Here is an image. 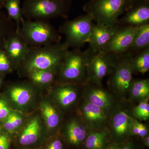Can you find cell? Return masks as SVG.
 Returning a JSON list of instances; mask_svg holds the SVG:
<instances>
[{
  "instance_id": "obj_1",
  "label": "cell",
  "mask_w": 149,
  "mask_h": 149,
  "mask_svg": "<svg viewBox=\"0 0 149 149\" xmlns=\"http://www.w3.org/2000/svg\"><path fill=\"white\" fill-rule=\"evenodd\" d=\"M69 49L65 42L29 47L26 58L18 68L25 74L32 70H46L56 75Z\"/></svg>"
},
{
  "instance_id": "obj_2",
  "label": "cell",
  "mask_w": 149,
  "mask_h": 149,
  "mask_svg": "<svg viewBox=\"0 0 149 149\" xmlns=\"http://www.w3.org/2000/svg\"><path fill=\"white\" fill-rule=\"evenodd\" d=\"M93 53L89 48L85 51L77 49L68 51L56 75L60 83L85 85L87 67Z\"/></svg>"
},
{
  "instance_id": "obj_3",
  "label": "cell",
  "mask_w": 149,
  "mask_h": 149,
  "mask_svg": "<svg viewBox=\"0 0 149 149\" xmlns=\"http://www.w3.org/2000/svg\"><path fill=\"white\" fill-rule=\"evenodd\" d=\"M72 0H25L22 10L27 20L49 21L60 17L68 18Z\"/></svg>"
},
{
  "instance_id": "obj_4",
  "label": "cell",
  "mask_w": 149,
  "mask_h": 149,
  "mask_svg": "<svg viewBox=\"0 0 149 149\" xmlns=\"http://www.w3.org/2000/svg\"><path fill=\"white\" fill-rule=\"evenodd\" d=\"M132 5V0H89L83 10L97 24L113 25Z\"/></svg>"
},
{
  "instance_id": "obj_5",
  "label": "cell",
  "mask_w": 149,
  "mask_h": 149,
  "mask_svg": "<svg viewBox=\"0 0 149 149\" xmlns=\"http://www.w3.org/2000/svg\"><path fill=\"white\" fill-rule=\"evenodd\" d=\"M17 33L31 47H43L61 42L62 39L59 32L49 21L43 20L33 21L24 18Z\"/></svg>"
},
{
  "instance_id": "obj_6",
  "label": "cell",
  "mask_w": 149,
  "mask_h": 149,
  "mask_svg": "<svg viewBox=\"0 0 149 149\" xmlns=\"http://www.w3.org/2000/svg\"><path fill=\"white\" fill-rule=\"evenodd\" d=\"M133 56L128 52L119 55L108 82L110 91L122 100H127L133 80L131 60Z\"/></svg>"
},
{
  "instance_id": "obj_7",
  "label": "cell",
  "mask_w": 149,
  "mask_h": 149,
  "mask_svg": "<svg viewBox=\"0 0 149 149\" xmlns=\"http://www.w3.org/2000/svg\"><path fill=\"white\" fill-rule=\"evenodd\" d=\"M94 24L91 15L86 13L65 22L58 32L65 36L64 42L69 48L80 49L88 43Z\"/></svg>"
},
{
  "instance_id": "obj_8",
  "label": "cell",
  "mask_w": 149,
  "mask_h": 149,
  "mask_svg": "<svg viewBox=\"0 0 149 149\" xmlns=\"http://www.w3.org/2000/svg\"><path fill=\"white\" fill-rule=\"evenodd\" d=\"M133 104L123 100L110 116L107 129L110 137L122 140L131 135V130L134 118Z\"/></svg>"
},
{
  "instance_id": "obj_9",
  "label": "cell",
  "mask_w": 149,
  "mask_h": 149,
  "mask_svg": "<svg viewBox=\"0 0 149 149\" xmlns=\"http://www.w3.org/2000/svg\"><path fill=\"white\" fill-rule=\"evenodd\" d=\"M83 97L101 109L109 117L123 100L102 85L91 83L83 86Z\"/></svg>"
},
{
  "instance_id": "obj_10",
  "label": "cell",
  "mask_w": 149,
  "mask_h": 149,
  "mask_svg": "<svg viewBox=\"0 0 149 149\" xmlns=\"http://www.w3.org/2000/svg\"><path fill=\"white\" fill-rule=\"evenodd\" d=\"M118 56L102 51L94 53L87 67L86 84L102 85L104 78L114 69Z\"/></svg>"
},
{
  "instance_id": "obj_11",
  "label": "cell",
  "mask_w": 149,
  "mask_h": 149,
  "mask_svg": "<svg viewBox=\"0 0 149 149\" xmlns=\"http://www.w3.org/2000/svg\"><path fill=\"white\" fill-rule=\"evenodd\" d=\"M80 116L88 131L107 128L109 117L100 107L82 97L77 107Z\"/></svg>"
},
{
  "instance_id": "obj_12",
  "label": "cell",
  "mask_w": 149,
  "mask_h": 149,
  "mask_svg": "<svg viewBox=\"0 0 149 149\" xmlns=\"http://www.w3.org/2000/svg\"><path fill=\"white\" fill-rule=\"evenodd\" d=\"M139 27L120 26L102 52L117 55L128 52L133 42Z\"/></svg>"
},
{
  "instance_id": "obj_13",
  "label": "cell",
  "mask_w": 149,
  "mask_h": 149,
  "mask_svg": "<svg viewBox=\"0 0 149 149\" xmlns=\"http://www.w3.org/2000/svg\"><path fill=\"white\" fill-rule=\"evenodd\" d=\"M83 86L72 83H61L54 91V97L59 107L68 109L79 104L83 97Z\"/></svg>"
},
{
  "instance_id": "obj_14",
  "label": "cell",
  "mask_w": 149,
  "mask_h": 149,
  "mask_svg": "<svg viewBox=\"0 0 149 149\" xmlns=\"http://www.w3.org/2000/svg\"><path fill=\"white\" fill-rule=\"evenodd\" d=\"M120 27L118 23L107 25L94 24L88 42L89 49L94 53L103 51Z\"/></svg>"
},
{
  "instance_id": "obj_15",
  "label": "cell",
  "mask_w": 149,
  "mask_h": 149,
  "mask_svg": "<svg viewBox=\"0 0 149 149\" xmlns=\"http://www.w3.org/2000/svg\"><path fill=\"white\" fill-rule=\"evenodd\" d=\"M117 23L120 26L134 27L149 23V0L133 4Z\"/></svg>"
},
{
  "instance_id": "obj_16",
  "label": "cell",
  "mask_w": 149,
  "mask_h": 149,
  "mask_svg": "<svg viewBox=\"0 0 149 149\" xmlns=\"http://www.w3.org/2000/svg\"><path fill=\"white\" fill-rule=\"evenodd\" d=\"M29 47L17 32H14L6 40L3 49L15 68L18 67L26 58Z\"/></svg>"
},
{
  "instance_id": "obj_17",
  "label": "cell",
  "mask_w": 149,
  "mask_h": 149,
  "mask_svg": "<svg viewBox=\"0 0 149 149\" xmlns=\"http://www.w3.org/2000/svg\"><path fill=\"white\" fill-rule=\"evenodd\" d=\"M71 118L64 126V133L68 143L77 146L84 143L89 131L83 120L77 114Z\"/></svg>"
},
{
  "instance_id": "obj_18",
  "label": "cell",
  "mask_w": 149,
  "mask_h": 149,
  "mask_svg": "<svg viewBox=\"0 0 149 149\" xmlns=\"http://www.w3.org/2000/svg\"><path fill=\"white\" fill-rule=\"evenodd\" d=\"M149 98V79H133L128 92L127 97L128 101L133 104Z\"/></svg>"
},
{
  "instance_id": "obj_19",
  "label": "cell",
  "mask_w": 149,
  "mask_h": 149,
  "mask_svg": "<svg viewBox=\"0 0 149 149\" xmlns=\"http://www.w3.org/2000/svg\"><path fill=\"white\" fill-rule=\"evenodd\" d=\"M29 84L17 83L12 85L10 89L12 101L19 106H24L30 102L32 97V88Z\"/></svg>"
},
{
  "instance_id": "obj_20",
  "label": "cell",
  "mask_w": 149,
  "mask_h": 149,
  "mask_svg": "<svg viewBox=\"0 0 149 149\" xmlns=\"http://www.w3.org/2000/svg\"><path fill=\"white\" fill-rule=\"evenodd\" d=\"M110 137L107 128L89 131L84 142V146L87 149H106Z\"/></svg>"
},
{
  "instance_id": "obj_21",
  "label": "cell",
  "mask_w": 149,
  "mask_h": 149,
  "mask_svg": "<svg viewBox=\"0 0 149 149\" xmlns=\"http://www.w3.org/2000/svg\"><path fill=\"white\" fill-rule=\"evenodd\" d=\"M41 125L38 117L33 118L22 132L19 142L22 146H29L37 142L40 137Z\"/></svg>"
},
{
  "instance_id": "obj_22",
  "label": "cell",
  "mask_w": 149,
  "mask_h": 149,
  "mask_svg": "<svg viewBox=\"0 0 149 149\" xmlns=\"http://www.w3.org/2000/svg\"><path fill=\"white\" fill-rule=\"evenodd\" d=\"M149 47V23L139 27L128 52L133 56Z\"/></svg>"
},
{
  "instance_id": "obj_23",
  "label": "cell",
  "mask_w": 149,
  "mask_h": 149,
  "mask_svg": "<svg viewBox=\"0 0 149 149\" xmlns=\"http://www.w3.org/2000/svg\"><path fill=\"white\" fill-rule=\"evenodd\" d=\"M133 74H144L149 70V47L134 56L131 60Z\"/></svg>"
},
{
  "instance_id": "obj_24",
  "label": "cell",
  "mask_w": 149,
  "mask_h": 149,
  "mask_svg": "<svg viewBox=\"0 0 149 149\" xmlns=\"http://www.w3.org/2000/svg\"><path fill=\"white\" fill-rule=\"evenodd\" d=\"M41 110L48 128L55 129L58 127L61 116L56 109L51 104L44 102L41 106Z\"/></svg>"
},
{
  "instance_id": "obj_25",
  "label": "cell",
  "mask_w": 149,
  "mask_h": 149,
  "mask_svg": "<svg viewBox=\"0 0 149 149\" xmlns=\"http://www.w3.org/2000/svg\"><path fill=\"white\" fill-rule=\"evenodd\" d=\"M20 3V0H6L4 6L7 11L8 18L15 21L16 32H17L21 26L22 22L24 19Z\"/></svg>"
},
{
  "instance_id": "obj_26",
  "label": "cell",
  "mask_w": 149,
  "mask_h": 149,
  "mask_svg": "<svg viewBox=\"0 0 149 149\" xmlns=\"http://www.w3.org/2000/svg\"><path fill=\"white\" fill-rule=\"evenodd\" d=\"M33 84L40 85H50L55 79L56 74L46 70H35L26 74Z\"/></svg>"
},
{
  "instance_id": "obj_27",
  "label": "cell",
  "mask_w": 149,
  "mask_h": 149,
  "mask_svg": "<svg viewBox=\"0 0 149 149\" xmlns=\"http://www.w3.org/2000/svg\"><path fill=\"white\" fill-rule=\"evenodd\" d=\"M15 31V23L0 11V49H3L7 38Z\"/></svg>"
},
{
  "instance_id": "obj_28",
  "label": "cell",
  "mask_w": 149,
  "mask_h": 149,
  "mask_svg": "<svg viewBox=\"0 0 149 149\" xmlns=\"http://www.w3.org/2000/svg\"><path fill=\"white\" fill-rule=\"evenodd\" d=\"M149 98L138 103L136 106H133V114L135 119L140 121H145L149 118Z\"/></svg>"
},
{
  "instance_id": "obj_29",
  "label": "cell",
  "mask_w": 149,
  "mask_h": 149,
  "mask_svg": "<svg viewBox=\"0 0 149 149\" xmlns=\"http://www.w3.org/2000/svg\"><path fill=\"white\" fill-rule=\"evenodd\" d=\"M22 118L16 113H12L6 118L4 123L5 128L10 132L14 131L22 124Z\"/></svg>"
},
{
  "instance_id": "obj_30",
  "label": "cell",
  "mask_w": 149,
  "mask_h": 149,
  "mask_svg": "<svg viewBox=\"0 0 149 149\" xmlns=\"http://www.w3.org/2000/svg\"><path fill=\"white\" fill-rule=\"evenodd\" d=\"M131 133L132 136H138L143 139L149 135V128L148 125L134 118L131 127Z\"/></svg>"
},
{
  "instance_id": "obj_31",
  "label": "cell",
  "mask_w": 149,
  "mask_h": 149,
  "mask_svg": "<svg viewBox=\"0 0 149 149\" xmlns=\"http://www.w3.org/2000/svg\"><path fill=\"white\" fill-rule=\"evenodd\" d=\"M15 68L3 49H0V72H8Z\"/></svg>"
},
{
  "instance_id": "obj_32",
  "label": "cell",
  "mask_w": 149,
  "mask_h": 149,
  "mask_svg": "<svg viewBox=\"0 0 149 149\" xmlns=\"http://www.w3.org/2000/svg\"><path fill=\"white\" fill-rule=\"evenodd\" d=\"M10 113L9 109L3 101L0 100V119L5 118Z\"/></svg>"
},
{
  "instance_id": "obj_33",
  "label": "cell",
  "mask_w": 149,
  "mask_h": 149,
  "mask_svg": "<svg viewBox=\"0 0 149 149\" xmlns=\"http://www.w3.org/2000/svg\"><path fill=\"white\" fill-rule=\"evenodd\" d=\"M10 146V140L7 136L0 135V149H8Z\"/></svg>"
},
{
  "instance_id": "obj_34",
  "label": "cell",
  "mask_w": 149,
  "mask_h": 149,
  "mask_svg": "<svg viewBox=\"0 0 149 149\" xmlns=\"http://www.w3.org/2000/svg\"><path fill=\"white\" fill-rule=\"evenodd\" d=\"M47 149H63L62 142L59 139H56L49 145Z\"/></svg>"
},
{
  "instance_id": "obj_35",
  "label": "cell",
  "mask_w": 149,
  "mask_h": 149,
  "mask_svg": "<svg viewBox=\"0 0 149 149\" xmlns=\"http://www.w3.org/2000/svg\"><path fill=\"white\" fill-rule=\"evenodd\" d=\"M120 146V149H135L132 144L130 143H127L123 145L122 147Z\"/></svg>"
},
{
  "instance_id": "obj_36",
  "label": "cell",
  "mask_w": 149,
  "mask_h": 149,
  "mask_svg": "<svg viewBox=\"0 0 149 149\" xmlns=\"http://www.w3.org/2000/svg\"><path fill=\"white\" fill-rule=\"evenodd\" d=\"M143 139V142L145 146L147 147H149V136L148 135L146 137L142 139Z\"/></svg>"
},
{
  "instance_id": "obj_37",
  "label": "cell",
  "mask_w": 149,
  "mask_h": 149,
  "mask_svg": "<svg viewBox=\"0 0 149 149\" xmlns=\"http://www.w3.org/2000/svg\"><path fill=\"white\" fill-rule=\"evenodd\" d=\"M107 149H120V148L118 144L114 143L108 147Z\"/></svg>"
},
{
  "instance_id": "obj_38",
  "label": "cell",
  "mask_w": 149,
  "mask_h": 149,
  "mask_svg": "<svg viewBox=\"0 0 149 149\" xmlns=\"http://www.w3.org/2000/svg\"><path fill=\"white\" fill-rule=\"evenodd\" d=\"M6 0H0V8L3 7Z\"/></svg>"
},
{
  "instance_id": "obj_39",
  "label": "cell",
  "mask_w": 149,
  "mask_h": 149,
  "mask_svg": "<svg viewBox=\"0 0 149 149\" xmlns=\"http://www.w3.org/2000/svg\"><path fill=\"white\" fill-rule=\"evenodd\" d=\"M147 1V0H132V2L133 4L136 3H138L141 2L145 1Z\"/></svg>"
},
{
  "instance_id": "obj_40",
  "label": "cell",
  "mask_w": 149,
  "mask_h": 149,
  "mask_svg": "<svg viewBox=\"0 0 149 149\" xmlns=\"http://www.w3.org/2000/svg\"><path fill=\"white\" fill-rule=\"evenodd\" d=\"M1 78L0 77V85H1Z\"/></svg>"
}]
</instances>
